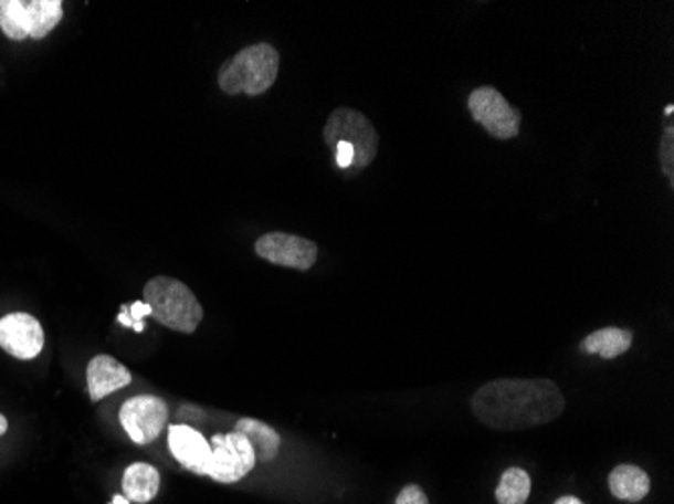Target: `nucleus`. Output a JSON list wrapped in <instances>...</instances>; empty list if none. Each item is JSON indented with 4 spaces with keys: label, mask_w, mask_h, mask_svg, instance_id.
<instances>
[{
    "label": "nucleus",
    "mask_w": 674,
    "mask_h": 504,
    "mask_svg": "<svg viewBox=\"0 0 674 504\" xmlns=\"http://www.w3.org/2000/svg\"><path fill=\"white\" fill-rule=\"evenodd\" d=\"M471 410L491 430L517 432L558 420L566 398L551 379L501 378L475 391Z\"/></svg>",
    "instance_id": "nucleus-1"
},
{
    "label": "nucleus",
    "mask_w": 674,
    "mask_h": 504,
    "mask_svg": "<svg viewBox=\"0 0 674 504\" xmlns=\"http://www.w3.org/2000/svg\"><path fill=\"white\" fill-rule=\"evenodd\" d=\"M280 75V53L268 43L244 46L219 71V87L227 95H263Z\"/></svg>",
    "instance_id": "nucleus-2"
},
{
    "label": "nucleus",
    "mask_w": 674,
    "mask_h": 504,
    "mask_svg": "<svg viewBox=\"0 0 674 504\" xmlns=\"http://www.w3.org/2000/svg\"><path fill=\"white\" fill-rule=\"evenodd\" d=\"M146 305L156 322L180 333H194L204 317V309L190 288L170 276H154L144 287Z\"/></svg>",
    "instance_id": "nucleus-3"
},
{
    "label": "nucleus",
    "mask_w": 674,
    "mask_h": 504,
    "mask_svg": "<svg viewBox=\"0 0 674 504\" xmlns=\"http://www.w3.org/2000/svg\"><path fill=\"white\" fill-rule=\"evenodd\" d=\"M61 19V0H0V31L11 41L45 39Z\"/></svg>",
    "instance_id": "nucleus-4"
},
{
    "label": "nucleus",
    "mask_w": 674,
    "mask_h": 504,
    "mask_svg": "<svg viewBox=\"0 0 674 504\" xmlns=\"http://www.w3.org/2000/svg\"><path fill=\"white\" fill-rule=\"evenodd\" d=\"M324 139L327 146L334 149L339 141H346L354 148V164L351 168L364 170L368 168L378 154V132L372 122L366 115L349 109V107H337L336 112L327 117L324 127Z\"/></svg>",
    "instance_id": "nucleus-5"
},
{
    "label": "nucleus",
    "mask_w": 674,
    "mask_h": 504,
    "mask_svg": "<svg viewBox=\"0 0 674 504\" xmlns=\"http://www.w3.org/2000/svg\"><path fill=\"white\" fill-rule=\"evenodd\" d=\"M468 112L478 126L495 139H513L519 136L522 114L515 109L501 92L491 85L477 87L468 95Z\"/></svg>",
    "instance_id": "nucleus-6"
},
{
    "label": "nucleus",
    "mask_w": 674,
    "mask_h": 504,
    "mask_svg": "<svg viewBox=\"0 0 674 504\" xmlns=\"http://www.w3.org/2000/svg\"><path fill=\"white\" fill-rule=\"evenodd\" d=\"M210 448H212V456L207 476L212 481L233 484L255 469V452L246 442V438L239 432L212 435Z\"/></svg>",
    "instance_id": "nucleus-7"
},
{
    "label": "nucleus",
    "mask_w": 674,
    "mask_h": 504,
    "mask_svg": "<svg viewBox=\"0 0 674 504\" xmlns=\"http://www.w3.org/2000/svg\"><path fill=\"white\" fill-rule=\"evenodd\" d=\"M119 422L136 444L146 447L162 434L164 428L168 426V406L158 396H134L124 401L119 410Z\"/></svg>",
    "instance_id": "nucleus-8"
},
{
    "label": "nucleus",
    "mask_w": 674,
    "mask_h": 504,
    "mask_svg": "<svg viewBox=\"0 0 674 504\" xmlns=\"http://www.w3.org/2000/svg\"><path fill=\"white\" fill-rule=\"evenodd\" d=\"M255 252L268 263L309 271L317 261V244L287 232H267L255 242Z\"/></svg>",
    "instance_id": "nucleus-9"
},
{
    "label": "nucleus",
    "mask_w": 674,
    "mask_h": 504,
    "mask_svg": "<svg viewBox=\"0 0 674 504\" xmlns=\"http://www.w3.org/2000/svg\"><path fill=\"white\" fill-rule=\"evenodd\" d=\"M0 347L17 359H35L45 347V332L29 313H9L0 319Z\"/></svg>",
    "instance_id": "nucleus-10"
},
{
    "label": "nucleus",
    "mask_w": 674,
    "mask_h": 504,
    "mask_svg": "<svg viewBox=\"0 0 674 504\" xmlns=\"http://www.w3.org/2000/svg\"><path fill=\"white\" fill-rule=\"evenodd\" d=\"M168 447L170 452L185 469L207 476L209 474L212 448L210 442L194 428L187 424L168 426Z\"/></svg>",
    "instance_id": "nucleus-11"
},
{
    "label": "nucleus",
    "mask_w": 674,
    "mask_h": 504,
    "mask_svg": "<svg viewBox=\"0 0 674 504\" xmlns=\"http://www.w3.org/2000/svg\"><path fill=\"white\" fill-rule=\"evenodd\" d=\"M131 384V374L116 357L95 356L87 366V390L94 401L104 400L109 393Z\"/></svg>",
    "instance_id": "nucleus-12"
},
{
    "label": "nucleus",
    "mask_w": 674,
    "mask_h": 504,
    "mask_svg": "<svg viewBox=\"0 0 674 504\" xmlns=\"http://www.w3.org/2000/svg\"><path fill=\"white\" fill-rule=\"evenodd\" d=\"M610 493L624 503H640L651 493V476L634 464H620L608 474Z\"/></svg>",
    "instance_id": "nucleus-13"
},
{
    "label": "nucleus",
    "mask_w": 674,
    "mask_h": 504,
    "mask_svg": "<svg viewBox=\"0 0 674 504\" xmlns=\"http://www.w3.org/2000/svg\"><path fill=\"white\" fill-rule=\"evenodd\" d=\"M122 486L129 503H150L160 493V472L151 464L136 462L124 472Z\"/></svg>",
    "instance_id": "nucleus-14"
},
{
    "label": "nucleus",
    "mask_w": 674,
    "mask_h": 504,
    "mask_svg": "<svg viewBox=\"0 0 674 504\" xmlns=\"http://www.w3.org/2000/svg\"><path fill=\"white\" fill-rule=\"evenodd\" d=\"M234 432L246 438V442L253 448L259 462H271V460L277 459L281 435L271 426L261 420H253V418H241L234 426Z\"/></svg>",
    "instance_id": "nucleus-15"
},
{
    "label": "nucleus",
    "mask_w": 674,
    "mask_h": 504,
    "mask_svg": "<svg viewBox=\"0 0 674 504\" xmlns=\"http://www.w3.org/2000/svg\"><path fill=\"white\" fill-rule=\"evenodd\" d=\"M632 339H634V335H632L630 329L604 327V329H598V332L590 333V335L581 342V349H583L586 354H592V356L614 359V357L626 354L628 349L632 347Z\"/></svg>",
    "instance_id": "nucleus-16"
},
{
    "label": "nucleus",
    "mask_w": 674,
    "mask_h": 504,
    "mask_svg": "<svg viewBox=\"0 0 674 504\" xmlns=\"http://www.w3.org/2000/svg\"><path fill=\"white\" fill-rule=\"evenodd\" d=\"M531 494V476L524 469H507L501 474L497 484V503L499 504H525Z\"/></svg>",
    "instance_id": "nucleus-17"
},
{
    "label": "nucleus",
    "mask_w": 674,
    "mask_h": 504,
    "mask_svg": "<svg viewBox=\"0 0 674 504\" xmlns=\"http://www.w3.org/2000/svg\"><path fill=\"white\" fill-rule=\"evenodd\" d=\"M661 168L668 178V182H674V126L673 122L666 124L663 139H661Z\"/></svg>",
    "instance_id": "nucleus-18"
},
{
    "label": "nucleus",
    "mask_w": 674,
    "mask_h": 504,
    "mask_svg": "<svg viewBox=\"0 0 674 504\" xmlns=\"http://www.w3.org/2000/svg\"><path fill=\"white\" fill-rule=\"evenodd\" d=\"M396 504H431L429 503V496L420 489L419 484H408L404 486L398 496H396Z\"/></svg>",
    "instance_id": "nucleus-19"
},
{
    "label": "nucleus",
    "mask_w": 674,
    "mask_h": 504,
    "mask_svg": "<svg viewBox=\"0 0 674 504\" xmlns=\"http://www.w3.org/2000/svg\"><path fill=\"white\" fill-rule=\"evenodd\" d=\"M129 319H131V329L134 332L141 333L146 329V325L141 323L144 317H151V309L146 305V303H141V301H136V303H131L128 307Z\"/></svg>",
    "instance_id": "nucleus-20"
},
{
    "label": "nucleus",
    "mask_w": 674,
    "mask_h": 504,
    "mask_svg": "<svg viewBox=\"0 0 674 504\" xmlns=\"http://www.w3.org/2000/svg\"><path fill=\"white\" fill-rule=\"evenodd\" d=\"M336 161L337 166L341 168V170H346V168H351V164H354V148L346 144V141H339L336 144Z\"/></svg>",
    "instance_id": "nucleus-21"
},
{
    "label": "nucleus",
    "mask_w": 674,
    "mask_h": 504,
    "mask_svg": "<svg viewBox=\"0 0 674 504\" xmlns=\"http://www.w3.org/2000/svg\"><path fill=\"white\" fill-rule=\"evenodd\" d=\"M554 504H583L581 503L578 496H571V494H566V496H559L558 501Z\"/></svg>",
    "instance_id": "nucleus-22"
},
{
    "label": "nucleus",
    "mask_w": 674,
    "mask_h": 504,
    "mask_svg": "<svg viewBox=\"0 0 674 504\" xmlns=\"http://www.w3.org/2000/svg\"><path fill=\"white\" fill-rule=\"evenodd\" d=\"M7 430H9V422H7V418L0 413V435L7 434Z\"/></svg>",
    "instance_id": "nucleus-23"
},
{
    "label": "nucleus",
    "mask_w": 674,
    "mask_h": 504,
    "mask_svg": "<svg viewBox=\"0 0 674 504\" xmlns=\"http://www.w3.org/2000/svg\"><path fill=\"white\" fill-rule=\"evenodd\" d=\"M109 504H129L128 498H126V496H122V494H116V496H114V501H112V503Z\"/></svg>",
    "instance_id": "nucleus-24"
},
{
    "label": "nucleus",
    "mask_w": 674,
    "mask_h": 504,
    "mask_svg": "<svg viewBox=\"0 0 674 504\" xmlns=\"http://www.w3.org/2000/svg\"><path fill=\"white\" fill-rule=\"evenodd\" d=\"M674 112V107L673 105H666V109H664V114L668 115V117H671V114H673Z\"/></svg>",
    "instance_id": "nucleus-25"
}]
</instances>
